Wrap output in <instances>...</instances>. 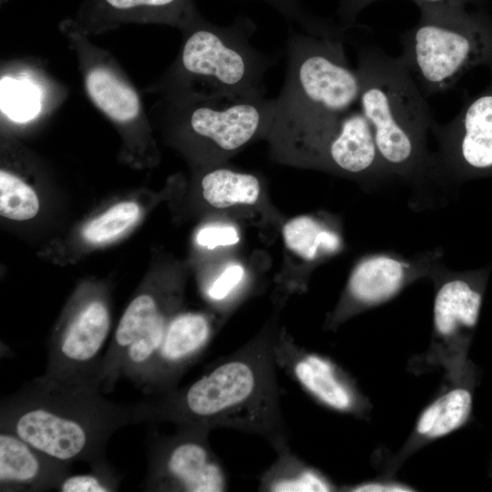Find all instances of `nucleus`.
I'll use <instances>...</instances> for the list:
<instances>
[{
	"instance_id": "1",
	"label": "nucleus",
	"mask_w": 492,
	"mask_h": 492,
	"mask_svg": "<svg viewBox=\"0 0 492 492\" xmlns=\"http://www.w3.org/2000/svg\"><path fill=\"white\" fill-rule=\"evenodd\" d=\"M274 336H260L219 359L190 384L133 404L134 424L169 422L231 428L290 449L277 380Z\"/></svg>"
},
{
	"instance_id": "2",
	"label": "nucleus",
	"mask_w": 492,
	"mask_h": 492,
	"mask_svg": "<svg viewBox=\"0 0 492 492\" xmlns=\"http://www.w3.org/2000/svg\"><path fill=\"white\" fill-rule=\"evenodd\" d=\"M102 393L97 376L54 378L43 374L2 399L0 430L59 461L109 467L108 442L116 431L134 424V410L133 404L116 403Z\"/></svg>"
},
{
	"instance_id": "3",
	"label": "nucleus",
	"mask_w": 492,
	"mask_h": 492,
	"mask_svg": "<svg viewBox=\"0 0 492 492\" xmlns=\"http://www.w3.org/2000/svg\"><path fill=\"white\" fill-rule=\"evenodd\" d=\"M358 106L373 130L392 179L415 188L435 185L427 136L435 119L401 56L375 45H357Z\"/></svg>"
},
{
	"instance_id": "4",
	"label": "nucleus",
	"mask_w": 492,
	"mask_h": 492,
	"mask_svg": "<svg viewBox=\"0 0 492 492\" xmlns=\"http://www.w3.org/2000/svg\"><path fill=\"white\" fill-rule=\"evenodd\" d=\"M179 29V52L154 91L163 100L264 93L263 79L275 59L251 44L256 25L240 15L228 26L205 19L195 3Z\"/></svg>"
},
{
	"instance_id": "5",
	"label": "nucleus",
	"mask_w": 492,
	"mask_h": 492,
	"mask_svg": "<svg viewBox=\"0 0 492 492\" xmlns=\"http://www.w3.org/2000/svg\"><path fill=\"white\" fill-rule=\"evenodd\" d=\"M346 32L291 31L285 79L274 98L273 138L286 139L358 104L360 81L345 56Z\"/></svg>"
},
{
	"instance_id": "6",
	"label": "nucleus",
	"mask_w": 492,
	"mask_h": 492,
	"mask_svg": "<svg viewBox=\"0 0 492 492\" xmlns=\"http://www.w3.org/2000/svg\"><path fill=\"white\" fill-rule=\"evenodd\" d=\"M420 17L401 36L400 56L425 97L492 65V17L480 7L415 3Z\"/></svg>"
},
{
	"instance_id": "7",
	"label": "nucleus",
	"mask_w": 492,
	"mask_h": 492,
	"mask_svg": "<svg viewBox=\"0 0 492 492\" xmlns=\"http://www.w3.org/2000/svg\"><path fill=\"white\" fill-rule=\"evenodd\" d=\"M166 115L179 131L202 141L213 152L236 151L272 126L274 98L264 93L233 97L161 101Z\"/></svg>"
},
{
	"instance_id": "8",
	"label": "nucleus",
	"mask_w": 492,
	"mask_h": 492,
	"mask_svg": "<svg viewBox=\"0 0 492 492\" xmlns=\"http://www.w3.org/2000/svg\"><path fill=\"white\" fill-rule=\"evenodd\" d=\"M492 265L454 271L444 261L429 278L434 284L433 331L425 359L443 367L452 381L458 374L462 348L475 329Z\"/></svg>"
},
{
	"instance_id": "9",
	"label": "nucleus",
	"mask_w": 492,
	"mask_h": 492,
	"mask_svg": "<svg viewBox=\"0 0 492 492\" xmlns=\"http://www.w3.org/2000/svg\"><path fill=\"white\" fill-rule=\"evenodd\" d=\"M490 78L479 93L467 97L448 123L434 122L431 133L435 185H458L492 178V65Z\"/></svg>"
},
{
	"instance_id": "10",
	"label": "nucleus",
	"mask_w": 492,
	"mask_h": 492,
	"mask_svg": "<svg viewBox=\"0 0 492 492\" xmlns=\"http://www.w3.org/2000/svg\"><path fill=\"white\" fill-rule=\"evenodd\" d=\"M210 430L177 426L174 434L157 436L148 445L144 491L222 492L224 469L209 443Z\"/></svg>"
},
{
	"instance_id": "11",
	"label": "nucleus",
	"mask_w": 492,
	"mask_h": 492,
	"mask_svg": "<svg viewBox=\"0 0 492 492\" xmlns=\"http://www.w3.org/2000/svg\"><path fill=\"white\" fill-rule=\"evenodd\" d=\"M320 166L376 185L392 179L361 109H350L284 142Z\"/></svg>"
},
{
	"instance_id": "12",
	"label": "nucleus",
	"mask_w": 492,
	"mask_h": 492,
	"mask_svg": "<svg viewBox=\"0 0 492 492\" xmlns=\"http://www.w3.org/2000/svg\"><path fill=\"white\" fill-rule=\"evenodd\" d=\"M107 302L84 295L56 330L47 348L45 375L54 378L98 376L101 352L110 331Z\"/></svg>"
},
{
	"instance_id": "13",
	"label": "nucleus",
	"mask_w": 492,
	"mask_h": 492,
	"mask_svg": "<svg viewBox=\"0 0 492 492\" xmlns=\"http://www.w3.org/2000/svg\"><path fill=\"white\" fill-rule=\"evenodd\" d=\"M60 29L77 56L86 93L93 105L120 128L147 127L141 98L113 56L64 22Z\"/></svg>"
},
{
	"instance_id": "14",
	"label": "nucleus",
	"mask_w": 492,
	"mask_h": 492,
	"mask_svg": "<svg viewBox=\"0 0 492 492\" xmlns=\"http://www.w3.org/2000/svg\"><path fill=\"white\" fill-rule=\"evenodd\" d=\"M443 257L444 251L439 247L409 258L395 253H376L364 258L351 272L333 320L388 302L409 284L429 278Z\"/></svg>"
},
{
	"instance_id": "15",
	"label": "nucleus",
	"mask_w": 492,
	"mask_h": 492,
	"mask_svg": "<svg viewBox=\"0 0 492 492\" xmlns=\"http://www.w3.org/2000/svg\"><path fill=\"white\" fill-rule=\"evenodd\" d=\"M278 368L292 377L324 406L344 414L363 415L367 401L353 380L332 360L300 348L289 338H276Z\"/></svg>"
},
{
	"instance_id": "16",
	"label": "nucleus",
	"mask_w": 492,
	"mask_h": 492,
	"mask_svg": "<svg viewBox=\"0 0 492 492\" xmlns=\"http://www.w3.org/2000/svg\"><path fill=\"white\" fill-rule=\"evenodd\" d=\"M212 336L210 318L200 313L173 317L142 386L159 395L177 387L185 372L201 356Z\"/></svg>"
},
{
	"instance_id": "17",
	"label": "nucleus",
	"mask_w": 492,
	"mask_h": 492,
	"mask_svg": "<svg viewBox=\"0 0 492 492\" xmlns=\"http://www.w3.org/2000/svg\"><path fill=\"white\" fill-rule=\"evenodd\" d=\"M193 0H84L73 18L63 22L90 36L124 24L179 27Z\"/></svg>"
},
{
	"instance_id": "18",
	"label": "nucleus",
	"mask_w": 492,
	"mask_h": 492,
	"mask_svg": "<svg viewBox=\"0 0 492 492\" xmlns=\"http://www.w3.org/2000/svg\"><path fill=\"white\" fill-rule=\"evenodd\" d=\"M70 469V464L51 457L12 432L0 430L1 492L56 489Z\"/></svg>"
},
{
	"instance_id": "19",
	"label": "nucleus",
	"mask_w": 492,
	"mask_h": 492,
	"mask_svg": "<svg viewBox=\"0 0 492 492\" xmlns=\"http://www.w3.org/2000/svg\"><path fill=\"white\" fill-rule=\"evenodd\" d=\"M471 407L472 395L466 388L456 386L443 393L421 413L405 451L456 430L467 420Z\"/></svg>"
},
{
	"instance_id": "20",
	"label": "nucleus",
	"mask_w": 492,
	"mask_h": 492,
	"mask_svg": "<svg viewBox=\"0 0 492 492\" xmlns=\"http://www.w3.org/2000/svg\"><path fill=\"white\" fill-rule=\"evenodd\" d=\"M277 460L261 477L260 488L272 492H324L334 485L317 469L305 465L291 449L277 453Z\"/></svg>"
},
{
	"instance_id": "21",
	"label": "nucleus",
	"mask_w": 492,
	"mask_h": 492,
	"mask_svg": "<svg viewBox=\"0 0 492 492\" xmlns=\"http://www.w3.org/2000/svg\"><path fill=\"white\" fill-rule=\"evenodd\" d=\"M202 195L214 208L224 209L235 204H254L261 192L257 177L227 168H216L201 179Z\"/></svg>"
},
{
	"instance_id": "22",
	"label": "nucleus",
	"mask_w": 492,
	"mask_h": 492,
	"mask_svg": "<svg viewBox=\"0 0 492 492\" xmlns=\"http://www.w3.org/2000/svg\"><path fill=\"white\" fill-rule=\"evenodd\" d=\"M286 246L304 260L333 254L341 248V238L333 231L308 216L296 217L282 228Z\"/></svg>"
},
{
	"instance_id": "23",
	"label": "nucleus",
	"mask_w": 492,
	"mask_h": 492,
	"mask_svg": "<svg viewBox=\"0 0 492 492\" xmlns=\"http://www.w3.org/2000/svg\"><path fill=\"white\" fill-rule=\"evenodd\" d=\"M39 210L36 191L22 179L7 171H0V214L13 220L34 218Z\"/></svg>"
},
{
	"instance_id": "24",
	"label": "nucleus",
	"mask_w": 492,
	"mask_h": 492,
	"mask_svg": "<svg viewBox=\"0 0 492 492\" xmlns=\"http://www.w3.org/2000/svg\"><path fill=\"white\" fill-rule=\"evenodd\" d=\"M139 216V208L135 202H120L92 220L84 229L85 239L92 243H101L120 235Z\"/></svg>"
},
{
	"instance_id": "25",
	"label": "nucleus",
	"mask_w": 492,
	"mask_h": 492,
	"mask_svg": "<svg viewBox=\"0 0 492 492\" xmlns=\"http://www.w3.org/2000/svg\"><path fill=\"white\" fill-rule=\"evenodd\" d=\"M120 477L112 466L92 468L88 473L67 475L58 485L60 492H113L119 488Z\"/></svg>"
},
{
	"instance_id": "26",
	"label": "nucleus",
	"mask_w": 492,
	"mask_h": 492,
	"mask_svg": "<svg viewBox=\"0 0 492 492\" xmlns=\"http://www.w3.org/2000/svg\"><path fill=\"white\" fill-rule=\"evenodd\" d=\"M277 10L286 20L296 24L303 32L314 35H330L339 30L324 19L310 14L300 0H261Z\"/></svg>"
},
{
	"instance_id": "27",
	"label": "nucleus",
	"mask_w": 492,
	"mask_h": 492,
	"mask_svg": "<svg viewBox=\"0 0 492 492\" xmlns=\"http://www.w3.org/2000/svg\"><path fill=\"white\" fill-rule=\"evenodd\" d=\"M378 0H340L337 15L340 26L348 30L354 26L357 15L367 5ZM415 3H427L463 7H480L484 0H414Z\"/></svg>"
},
{
	"instance_id": "28",
	"label": "nucleus",
	"mask_w": 492,
	"mask_h": 492,
	"mask_svg": "<svg viewBox=\"0 0 492 492\" xmlns=\"http://www.w3.org/2000/svg\"><path fill=\"white\" fill-rule=\"evenodd\" d=\"M244 270L238 264L228 266L210 285L207 294L215 302H220L230 296L241 282Z\"/></svg>"
},
{
	"instance_id": "29",
	"label": "nucleus",
	"mask_w": 492,
	"mask_h": 492,
	"mask_svg": "<svg viewBox=\"0 0 492 492\" xmlns=\"http://www.w3.org/2000/svg\"><path fill=\"white\" fill-rule=\"evenodd\" d=\"M239 241L237 230L232 226H207L197 234V242L208 249L232 245Z\"/></svg>"
},
{
	"instance_id": "30",
	"label": "nucleus",
	"mask_w": 492,
	"mask_h": 492,
	"mask_svg": "<svg viewBox=\"0 0 492 492\" xmlns=\"http://www.w3.org/2000/svg\"><path fill=\"white\" fill-rule=\"evenodd\" d=\"M355 492H405L413 491L409 487L390 481H371L359 484L348 489Z\"/></svg>"
}]
</instances>
